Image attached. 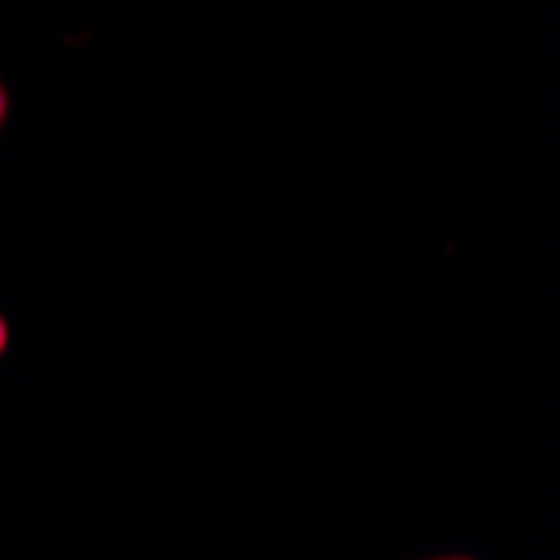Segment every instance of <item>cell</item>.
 <instances>
[{
	"label": "cell",
	"instance_id": "1",
	"mask_svg": "<svg viewBox=\"0 0 560 560\" xmlns=\"http://www.w3.org/2000/svg\"><path fill=\"white\" fill-rule=\"evenodd\" d=\"M4 349H8V323L0 319V355H4Z\"/></svg>",
	"mask_w": 560,
	"mask_h": 560
},
{
	"label": "cell",
	"instance_id": "2",
	"mask_svg": "<svg viewBox=\"0 0 560 560\" xmlns=\"http://www.w3.org/2000/svg\"><path fill=\"white\" fill-rule=\"evenodd\" d=\"M8 118V94H4V88H0V121Z\"/></svg>",
	"mask_w": 560,
	"mask_h": 560
}]
</instances>
